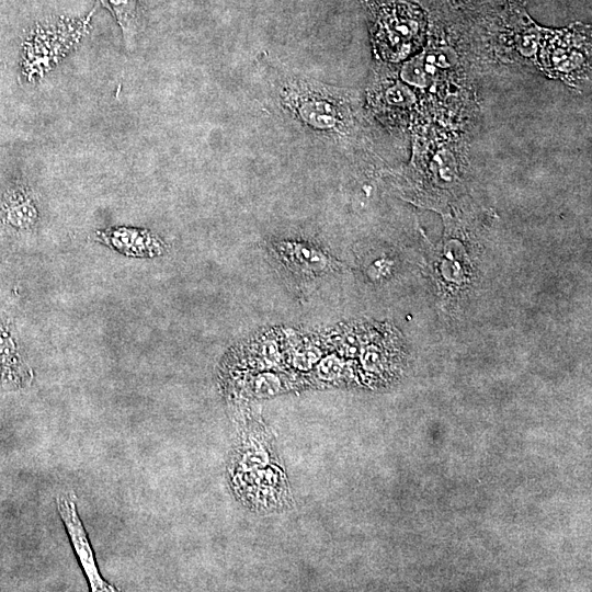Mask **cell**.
I'll return each mask as SVG.
<instances>
[{
	"label": "cell",
	"mask_w": 592,
	"mask_h": 592,
	"mask_svg": "<svg viewBox=\"0 0 592 592\" xmlns=\"http://www.w3.org/2000/svg\"><path fill=\"white\" fill-rule=\"evenodd\" d=\"M492 0H444L451 11L469 13L474 12Z\"/></svg>",
	"instance_id": "ba28073f"
},
{
	"label": "cell",
	"mask_w": 592,
	"mask_h": 592,
	"mask_svg": "<svg viewBox=\"0 0 592 592\" xmlns=\"http://www.w3.org/2000/svg\"><path fill=\"white\" fill-rule=\"evenodd\" d=\"M99 239L113 249L135 257H152L162 251L161 242L147 230L113 228L101 231Z\"/></svg>",
	"instance_id": "8992f818"
},
{
	"label": "cell",
	"mask_w": 592,
	"mask_h": 592,
	"mask_svg": "<svg viewBox=\"0 0 592 592\" xmlns=\"http://www.w3.org/2000/svg\"><path fill=\"white\" fill-rule=\"evenodd\" d=\"M376 53L390 62L409 58L425 44L429 14L414 0H361Z\"/></svg>",
	"instance_id": "6da1fadb"
},
{
	"label": "cell",
	"mask_w": 592,
	"mask_h": 592,
	"mask_svg": "<svg viewBox=\"0 0 592 592\" xmlns=\"http://www.w3.org/2000/svg\"><path fill=\"white\" fill-rule=\"evenodd\" d=\"M303 94L293 96L294 106L303 119L316 128L345 130L353 124V109L350 98L340 93H330L322 88L306 86Z\"/></svg>",
	"instance_id": "3957f363"
},
{
	"label": "cell",
	"mask_w": 592,
	"mask_h": 592,
	"mask_svg": "<svg viewBox=\"0 0 592 592\" xmlns=\"http://www.w3.org/2000/svg\"><path fill=\"white\" fill-rule=\"evenodd\" d=\"M37 219V209L29 189L9 190L0 204V234L20 232L31 228Z\"/></svg>",
	"instance_id": "277c9868"
},
{
	"label": "cell",
	"mask_w": 592,
	"mask_h": 592,
	"mask_svg": "<svg viewBox=\"0 0 592 592\" xmlns=\"http://www.w3.org/2000/svg\"><path fill=\"white\" fill-rule=\"evenodd\" d=\"M58 510H59L62 521L67 525L75 549L90 580L92 590L93 591H109V590L113 591L114 589H112L105 582H103V580L101 579L98 572V569L94 563L92 550L89 546V542L86 537L81 523L77 516L73 502L69 501L66 498L59 499Z\"/></svg>",
	"instance_id": "5b68a950"
},
{
	"label": "cell",
	"mask_w": 592,
	"mask_h": 592,
	"mask_svg": "<svg viewBox=\"0 0 592 592\" xmlns=\"http://www.w3.org/2000/svg\"><path fill=\"white\" fill-rule=\"evenodd\" d=\"M285 255L293 266L298 267L304 273H316L325 269L326 258L320 251L307 246L295 244L286 246Z\"/></svg>",
	"instance_id": "52a82bcc"
},
{
	"label": "cell",
	"mask_w": 592,
	"mask_h": 592,
	"mask_svg": "<svg viewBox=\"0 0 592 592\" xmlns=\"http://www.w3.org/2000/svg\"><path fill=\"white\" fill-rule=\"evenodd\" d=\"M86 23L59 22L38 29L23 53V67L30 79H38L64 58L83 35Z\"/></svg>",
	"instance_id": "7a4b0ae2"
}]
</instances>
